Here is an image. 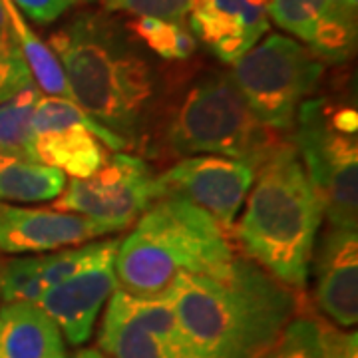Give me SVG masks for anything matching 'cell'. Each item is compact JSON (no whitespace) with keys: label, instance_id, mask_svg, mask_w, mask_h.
<instances>
[{"label":"cell","instance_id":"18","mask_svg":"<svg viewBox=\"0 0 358 358\" xmlns=\"http://www.w3.org/2000/svg\"><path fill=\"white\" fill-rule=\"evenodd\" d=\"M98 350L108 358H164V352L138 320L129 317L110 296L102 327L98 333Z\"/></svg>","mask_w":358,"mask_h":358},{"label":"cell","instance_id":"21","mask_svg":"<svg viewBox=\"0 0 358 358\" xmlns=\"http://www.w3.org/2000/svg\"><path fill=\"white\" fill-rule=\"evenodd\" d=\"M42 255L0 261V299L6 303H38L44 293Z\"/></svg>","mask_w":358,"mask_h":358},{"label":"cell","instance_id":"24","mask_svg":"<svg viewBox=\"0 0 358 358\" xmlns=\"http://www.w3.org/2000/svg\"><path fill=\"white\" fill-rule=\"evenodd\" d=\"M327 14V0H268L267 16L275 24L310 44L315 30Z\"/></svg>","mask_w":358,"mask_h":358},{"label":"cell","instance_id":"7","mask_svg":"<svg viewBox=\"0 0 358 358\" xmlns=\"http://www.w3.org/2000/svg\"><path fill=\"white\" fill-rule=\"evenodd\" d=\"M294 148L331 227H358V143L331 122V102L308 98L294 117Z\"/></svg>","mask_w":358,"mask_h":358},{"label":"cell","instance_id":"16","mask_svg":"<svg viewBox=\"0 0 358 358\" xmlns=\"http://www.w3.org/2000/svg\"><path fill=\"white\" fill-rule=\"evenodd\" d=\"M66 187V173L38 162L0 155V201L46 203L58 199Z\"/></svg>","mask_w":358,"mask_h":358},{"label":"cell","instance_id":"17","mask_svg":"<svg viewBox=\"0 0 358 358\" xmlns=\"http://www.w3.org/2000/svg\"><path fill=\"white\" fill-rule=\"evenodd\" d=\"M4 6L8 13V26L13 30L18 48L24 56L26 64L30 68L32 80L38 82V88L54 98H64L70 102H76L72 88L68 84L64 68L56 58V54L52 52L50 46L28 26L22 13L13 4V0H4Z\"/></svg>","mask_w":358,"mask_h":358},{"label":"cell","instance_id":"26","mask_svg":"<svg viewBox=\"0 0 358 358\" xmlns=\"http://www.w3.org/2000/svg\"><path fill=\"white\" fill-rule=\"evenodd\" d=\"M192 2L193 0H102V8L103 13H126L187 24Z\"/></svg>","mask_w":358,"mask_h":358},{"label":"cell","instance_id":"27","mask_svg":"<svg viewBox=\"0 0 358 358\" xmlns=\"http://www.w3.org/2000/svg\"><path fill=\"white\" fill-rule=\"evenodd\" d=\"M320 343H322V357L324 358H357L358 336L357 333H345L336 329L331 320L320 319Z\"/></svg>","mask_w":358,"mask_h":358},{"label":"cell","instance_id":"30","mask_svg":"<svg viewBox=\"0 0 358 358\" xmlns=\"http://www.w3.org/2000/svg\"><path fill=\"white\" fill-rule=\"evenodd\" d=\"M72 358H108L103 355L102 350H98V348H82V350H78L76 355Z\"/></svg>","mask_w":358,"mask_h":358},{"label":"cell","instance_id":"22","mask_svg":"<svg viewBox=\"0 0 358 358\" xmlns=\"http://www.w3.org/2000/svg\"><path fill=\"white\" fill-rule=\"evenodd\" d=\"M265 358H324L320 343L319 315L303 303L291 322L285 327L275 346Z\"/></svg>","mask_w":358,"mask_h":358},{"label":"cell","instance_id":"31","mask_svg":"<svg viewBox=\"0 0 358 358\" xmlns=\"http://www.w3.org/2000/svg\"><path fill=\"white\" fill-rule=\"evenodd\" d=\"M8 13H6V6H4V0H0V32L2 30H8Z\"/></svg>","mask_w":358,"mask_h":358},{"label":"cell","instance_id":"2","mask_svg":"<svg viewBox=\"0 0 358 358\" xmlns=\"http://www.w3.org/2000/svg\"><path fill=\"white\" fill-rule=\"evenodd\" d=\"M48 46L78 106L128 150L141 152L159 108V78L128 30L108 14L84 13L54 30Z\"/></svg>","mask_w":358,"mask_h":358},{"label":"cell","instance_id":"4","mask_svg":"<svg viewBox=\"0 0 358 358\" xmlns=\"http://www.w3.org/2000/svg\"><path fill=\"white\" fill-rule=\"evenodd\" d=\"M281 141L249 110L229 72L209 70L159 102L143 150L181 159L223 155L259 167Z\"/></svg>","mask_w":358,"mask_h":358},{"label":"cell","instance_id":"3","mask_svg":"<svg viewBox=\"0 0 358 358\" xmlns=\"http://www.w3.org/2000/svg\"><path fill=\"white\" fill-rule=\"evenodd\" d=\"M322 215L301 155L282 140L257 167L233 241L273 279L303 294Z\"/></svg>","mask_w":358,"mask_h":358},{"label":"cell","instance_id":"20","mask_svg":"<svg viewBox=\"0 0 358 358\" xmlns=\"http://www.w3.org/2000/svg\"><path fill=\"white\" fill-rule=\"evenodd\" d=\"M126 30L145 44L155 56L167 62L189 60L197 50V40L189 32L187 24L167 22L150 16H136L126 24Z\"/></svg>","mask_w":358,"mask_h":358},{"label":"cell","instance_id":"23","mask_svg":"<svg viewBox=\"0 0 358 358\" xmlns=\"http://www.w3.org/2000/svg\"><path fill=\"white\" fill-rule=\"evenodd\" d=\"M117 245H120V239H106V241H96V243L78 245L76 249L66 247V249H58L56 253H44V259H42L44 289L74 277L80 271L94 265L98 259H102L106 253H110Z\"/></svg>","mask_w":358,"mask_h":358},{"label":"cell","instance_id":"15","mask_svg":"<svg viewBox=\"0 0 358 358\" xmlns=\"http://www.w3.org/2000/svg\"><path fill=\"white\" fill-rule=\"evenodd\" d=\"M0 358H66L58 324L34 303L0 308Z\"/></svg>","mask_w":358,"mask_h":358},{"label":"cell","instance_id":"10","mask_svg":"<svg viewBox=\"0 0 358 358\" xmlns=\"http://www.w3.org/2000/svg\"><path fill=\"white\" fill-rule=\"evenodd\" d=\"M257 167L223 155H192L155 176L157 199L181 197L233 235L235 219L255 181Z\"/></svg>","mask_w":358,"mask_h":358},{"label":"cell","instance_id":"13","mask_svg":"<svg viewBox=\"0 0 358 358\" xmlns=\"http://www.w3.org/2000/svg\"><path fill=\"white\" fill-rule=\"evenodd\" d=\"M268 0H193L187 28L225 64H235L268 32Z\"/></svg>","mask_w":358,"mask_h":358},{"label":"cell","instance_id":"1","mask_svg":"<svg viewBox=\"0 0 358 358\" xmlns=\"http://www.w3.org/2000/svg\"><path fill=\"white\" fill-rule=\"evenodd\" d=\"M166 294L193 358H265L303 301L245 255L179 275Z\"/></svg>","mask_w":358,"mask_h":358},{"label":"cell","instance_id":"9","mask_svg":"<svg viewBox=\"0 0 358 358\" xmlns=\"http://www.w3.org/2000/svg\"><path fill=\"white\" fill-rule=\"evenodd\" d=\"M157 199L152 167L138 155L117 152L94 176L70 179L54 199L56 211L92 219L112 233L129 229Z\"/></svg>","mask_w":358,"mask_h":358},{"label":"cell","instance_id":"12","mask_svg":"<svg viewBox=\"0 0 358 358\" xmlns=\"http://www.w3.org/2000/svg\"><path fill=\"white\" fill-rule=\"evenodd\" d=\"M103 235H112V231L84 215L0 201V253L42 255Z\"/></svg>","mask_w":358,"mask_h":358},{"label":"cell","instance_id":"19","mask_svg":"<svg viewBox=\"0 0 358 358\" xmlns=\"http://www.w3.org/2000/svg\"><path fill=\"white\" fill-rule=\"evenodd\" d=\"M38 100L40 90L32 84L0 103V155L34 162L30 122Z\"/></svg>","mask_w":358,"mask_h":358},{"label":"cell","instance_id":"6","mask_svg":"<svg viewBox=\"0 0 358 358\" xmlns=\"http://www.w3.org/2000/svg\"><path fill=\"white\" fill-rule=\"evenodd\" d=\"M231 66V78L249 110L275 131L294 128L301 103L315 94L324 74L322 60L282 34H265Z\"/></svg>","mask_w":358,"mask_h":358},{"label":"cell","instance_id":"8","mask_svg":"<svg viewBox=\"0 0 358 358\" xmlns=\"http://www.w3.org/2000/svg\"><path fill=\"white\" fill-rule=\"evenodd\" d=\"M34 162L60 169L72 179H84L102 169L112 148L128 150L126 141L92 120L76 102L40 98L30 122Z\"/></svg>","mask_w":358,"mask_h":358},{"label":"cell","instance_id":"29","mask_svg":"<svg viewBox=\"0 0 358 358\" xmlns=\"http://www.w3.org/2000/svg\"><path fill=\"white\" fill-rule=\"evenodd\" d=\"M327 16L341 24L357 28L358 0H327Z\"/></svg>","mask_w":358,"mask_h":358},{"label":"cell","instance_id":"32","mask_svg":"<svg viewBox=\"0 0 358 358\" xmlns=\"http://www.w3.org/2000/svg\"><path fill=\"white\" fill-rule=\"evenodd\" d=\"M74 2H84V4H92V2H96V0H74Z\"/></svg>","mask_w":358,"mask_h":358},{"label":"cell","instance_id":"25","mask_svg":"<svg viewBox=\"0 0 358 358\" xmlns=\"http://www.w3.org/2000/svg\"><path fill=\"white\" fill-rule=\"evenodd\" d=\"M34 80L30 74V68L26 64L24 56L16 44L13 30L0 32V103L16 96L28 86H32Z\"/></svg>","mask_w":358,"mask_h":358},{"label":"cell","instance_id":"28","mask_svg":"<svg viewBox=\"0 0 358 358\" xmlns=\"http://www.w3.org/2000/svg\"><path fill=\"white\" fill-rule=\"evenodd\" d=\"M13 4L38 24H52L66 14L76 2L74 0H13Z\"/></svg>","mask_w":358,"mask_h":358},{"label":"cell","instance_id":"5","mask_svg":"<svg viewBox=\"0 0 358 358\" xmlns=\"http://www.w3.org/2000/svg\"><path fill=\"white\" fill-rule=\"evenodd\" d=\"M237 257L233 235L181 197H159L120 241L114 268L117 289L157 296L179 275H209Z\"/></svg>","mask_w":358,"mask_h":358},{"label":"cell","instance_id":"11","mask_svg":"<svg viewBox=\"0 0 358 358\" xmlns=\"http://www.w3.org/2000/svg\"><path fill=\"white\" fill-rule=\"evenodd\" d=\"M117 247L74 277L44 289L36 303L58 324L70 345L88 343L100 310L117 289L114 268Z\"/></svg>","mask_w":358,"mask_h":358},{"label":"cell","instance_id":"14","mask_svg":"<svg viewBox=\"0 0 358 358\" xmlns=\"http://www.w3.org/2000/svg\"><path fill=\"white\" fill-rule=\"evenodd\" d=\"M315 305L327 320L343 329L358 320V235L357 229L324 233L317 255Z\"/></svg>","mask_w":358,"mask_h":358}]
</instances>
